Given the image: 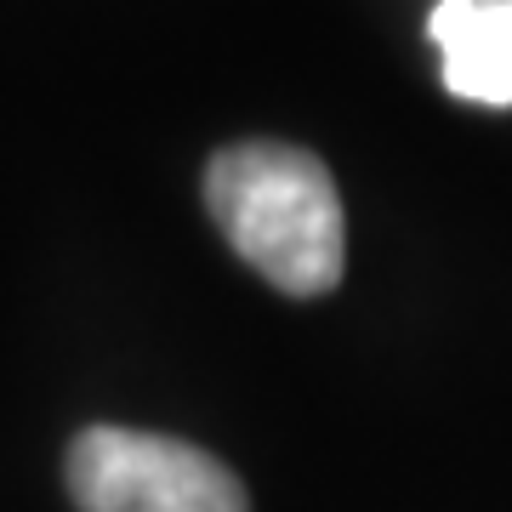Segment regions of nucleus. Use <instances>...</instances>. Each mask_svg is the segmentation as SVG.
I'll list each match as a JSON object with an SVG mask.
<instances>
[{"instance_id": "f257e3e1", "label": "nucleus", "mask_w": 512, "mask_h": 512, "mask_svg": "<svg viewBox=\"0 0 512 512\" xmlns=\"http://www.w3.org/2000/svg\"><path fill=\"white\" fill-rule=\"evenodd\" d=\"M222 239L285 296H325L348 268V217L325 160L291 143H234L205 165Z\"/></svg>"}, {"instance_id": "f03ea898", "label": "nucleus", "mask_w": 512, "mask_h": 512, "mask_svg": "<svg viewBox=\"0 0 512 512\" xmlns=\"http://www.w3.org/2000/svg\"><path fill=\"white\" fill-rule=\"evenodd\" d=\"M69 495L80 512H251L217 456L137 427H86L69 444Z\"/></svg>"}, {"instance_id": "7ed1b4c3", "label": "nucleus", "mask_w": 512, "mask_h": 512, "mask_svg": "<svg viewBox=\"0 0 512 512\" xmlns=\"http://www.w3.org/2000/svg\"><path fill=\"white\" fill-rule=\"evenodd\" d=\"M427 35L444 52V86L484 109H512V0H439Z\"/></svg>"}]
</instances>
